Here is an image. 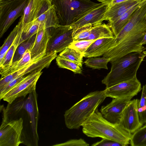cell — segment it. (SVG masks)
I'll return each mask as SVG.
<instances>
[{"label": "cell", "instance_id": "6da1fadb", "mask_svg": "<svg viewBox=\"0 0 146 146\" xmlns=\"http://www.w3.org/2000/svg\"><path fill=\"white\" fill-rule=\"evenodd\" d=\"M146 33V14L137 10L126 25L115 36L111 48L103 57L110 58L111 61L131 52H142L145 47L141 43Z\"/></svg>", "mask_w": 146, "mask_h": 146}, {"label": "cell", "instance_id": "7a4b0ae2", "mask_svg": "<svg viewBox=\"0 0 146 146\" xmlns=\"http://www.w3.org/2000/svg\"><path fill=\"white\" fill-rule=\"evenodd\" d=\"M82 126L83 133L88 137L109 139L119 143L123 146L130 144L132 135L119 124L111 123L104 118L98 109Z\"/></svg>", "mask_w": 146, "mask_h": 146}, {"label": "cell", "instance_id": "3957f363", "mask_svg": "<svg viewBox=\"0 0 146 146\" xmlns=\"http://www.w3.org/2000/svg\"><path fill=\"white\" fill-rule=\"evenodd\" d=\"M107 97L104 90L92 92L65 112V123L70 129H78Z\"/></svg>", "mask_w": 146, "mask_h": 146}, {"label": "cell", "instance_id": "277c9868", "mask_svg": "<svg viewBox=\"0 0 146 146\" xmlns=\"http://www.w3.org/2000/svg\"><path fill=\"white\" fill-rule=\"evenodd\" d=\"M145 57L143 52H133L110 61L111 70L102 83L107 88L137 77V72Z\"/></svg>", "mask_w": 146, "mask_h": 146}, {"label": "cell", "instance_id": "5b68a950", "mask_svg": "<svg viewBox=\"0 0 146 146\" xmlns=\"http://www.w3.org/2000/svg\"><path fill=\"white\" fill-rule=\"evenodd\" d=\"M19 20L25 23L35 21L45 29L60 25L54 6L50 0H29Z\"/></svg>", "mask_w": 146, "mask_h": 146}, {"label": "cell", "instance_id": "8992f818", "mask_svg": "<svg viewBox=\"0 0 146 146\" xmlns=\"http://www.w3.org/2000/svg\"><path fill=\"white\" fill-rule=\"evenodd\" d=\"M55 7L60 25L70 26L101 5L91 0H50Z\"/></svg>", "mask_w": 146, "mask_h": 146}, {"label": "cell", "instance_id": "52a82bcc", "mask_svg": "<svg viewBox=\"0 0 146 146\" xmlns=\"http://www.w3.org/2000/svg\"><path fill=\"white\" fill-rule=\"evenodd\" d=\"M57 52L46 53L44 52L32 59L29 63L19 70L4 77L0 80V90L13 80L21 76H27L44 68H48L52 61L57 56Z\"/></svg>", "mask_w": 146, "mask_h": 146}, {"label": "cell", "instance_id": "ba28073f", "mask_svg": "<svg viewBox=\"0 0 146 146\" xmlns=\"http://www.w3.org/2000/svg\"><path fill=\"white\" fill-rule=\"evenodd\" d=\"M29 0H13L0 3V37L14 21L23 14Z\"/></svg>", "mask_w": 146, "mask_h": 146}, {"label": "cell", "instance_id": "9c48e42d", "mask_svg": "<svg viewBox=\"0 0 146 146\" xmlns=\"http://www.w3.org/2000/svg\"><path fill=\"white\" fill-rule=\"evenodd\" d=\"M23 122V119L21 117L2 121L0 127V146H18L23 143L21 138Z\"/></svg>", "mask_w": 146, "mask_h": 146}, {"label": "cell", "instance_id": "30bf717a", "mask_svg": "<svg viewBox=\"0 0 146 146\" xmlns=\"http://www.w3.org/2000/svg\"><path fill=\"white\" fill-rule=\"evenodd\" d=\"M49 28L51 37L47 44L46 53L61 52L74 40L72 34L74 29L70 26L60 25L56 28Z\"/></svg>", "mask_w": 146, "mask_h": 146}, {"label": "cell", "instance_id": "8fae6325", "mask_svg": "<svg viewBox=\"0 0 146 146\" xmlns=\"http://www.w3.org/2000/svg\"><path fill=\"white\" fill-rule=\"evenodd\" d=\"M42 73L40 71L27 75L6 94L2 99L11 104L18 98L25 97L28 94L35 90L36 83Z\"/></svg>", "mask_w": 146, "mask_h": 146}, {"label": "cell", "instance_id": "7c38bea8", "mask_svg": "<svg viewBox=\"0 0 146 146\" xmlns=\"http://www.w3.org/2000/svg\"><path fill=\"white\" fill-rule=\"evenodd\" d=\"M141 84L137 77L107 88L104 90L107 97L125 98L133 97L141 91Z\"/></svg>", "mask_w": 146, "mask_h": 146}, {"label": "cell", "instance_id": "4fadbf2b", "mask_svg": "<svg viewBox=\"0 0 146 146\" xmlns=\"http://www.w3.org/2000/svg\"><path fill=\"white\" fill-rule=\"evenodd\" d=\"M139 100H131L125 108L119 123L124 129L131 134L143 126L141 123L138 112Z\"/></svg>", "mask_w": 146, "mask_h": 146}, {"label": "cell", "instance_id": "5bb4252c", "mask_svg": "<svg viewBox=\"0 0 146 146\" xmlns=\"http://www.w3.org/2000/svg\"><path fill=\"white\" fill-rule=\"evenodd\" d=\"M133 98H113L110 103L102 107L100 112L108 121L114 124H119L125 108Z\"/></svg>", "mask_w": 146, "mask_h": 146}, {"label": "cell", "instance_id": "9a60e30c", "mask_svg": "<svg viewBox=\"0 0 146 146\" xmlns=\"http://www.w3.org/2000/svg\"><path fill=\"white\" fill-rule=\"evenodd\" d=\"M107 9L108 6L102 4L70 25V27L75 29L87 24L93 26L102 23Z\"/></svg>", "mask_w": 146, "mask_h": 146}, {"label": "cell", "instance_id": "2e32d148", "mask_svg": "<svg viewBox=\"0 0 146 146\" xmlns=\"http://www.w3.org/2000/svg\"><path fill=\"white\" fill-rule=\"evenodd\" d=\"M115 38L114 36L97 39L88 48L84 57L91 58L103 55L111 48Z\"/></svg>", "mask_w": 146, "mask_h": 146}, {"label": "cell", "instance_id": "e0dca14e", "mask_svg": "<svg viewBox=\"0 0 146 146\" xmlns=\"http://www.w3.org/2000/svg\"><path fill=\"white\" fill-rule=\"evenodd\" d=\"M144 0H127L116 4L108 9L103 18V21H109V22H112L133 6Z\"/></svg>", "mask_w": 146, "mask_h": 146}, {"label": "cell", "instance_id": "ac0fdd59", "mask_svg": "<svg viewBox=\"0 0 146 146\" xmlns=\"http://www.w3.org/2000/svg\"><path fill=\"white\" fill-rule=\"evenodd\" d=\"M50 37L49 28L43 29L36 34L34 43L30 50L32 59L46 52L48 42Z\"/></svg>", "mask_w": 146, "mask_h": 146}, {"label": "cell", "instance_id": "d6986e66", "mask_svg": "<svg viewBox=\"0 0 146 146\" xmlns=\"http://www.w3.org/2000/svg\"><path fill=\"white\" fill-rule=\"evenodd\" d=\"M146 2V0H144L137 4L113 21L109 22V25L115 36L127 23L135 11Z\"/></svg>", "mask_w": 146, "mask_h": 146}, {"label": "cell", "instance_id": "ffe728a7", "mask_svg": "<svg viewBox=\"0 0 146 146\" xmlns=\"http://www.w3.org/2000/svg\"><path fill=\"white\" fill-rule=\"evenodd\" d=\"M21 30L20 26L18 33L13 43L0 62V74L8 69L12 65L13 58L16 50L20 44Z\"/></svg>", "mask_w": 146, "mask_h": 146}, {"label": "cell", "instance_id": "44dd1931", "mask_svg": "<svg viewBox=\"0 0 146 146\" xmlns=\"http://www.w3.org/2000/svg\"><path fill=\"white\" fill-rule=\"evenodd\" d=\"M21 30L20 44L23 41L36 35L38 31L45 29L44 27L36 22L32 21L25 23L19 20Z\"/></svg>", "mask_w": 146, "mask_h": 146}, {"label": "cell", "instance_id": "7402d4cb", "mask_svg": "<svg viewBox=\"0 0 146 146\" xmlns=\"http://www.w3.org/2000/svg\"><path fill=\"white\" fill-rule=\"evenodd\" d=\"M114 36L109 25L102 23L92 26L88 37L82 40H94Z\"/></svg>", "mask_w": 146, "mask_h": 146}, {"label": "cell", "instance_id": "603a6c76", "mask_svg": "<svg viewBox=\"0 0 146 146\" xmlns=\"http://www.w3.org/2000/svg\"><path fill=\"white\" fill-rule=\"evenodd\" d=\"M58 56L64 59L75 62L81 68L82 67L84 54L74 49L67 47L61 52Z\"/></svg>", "mask_w": 146, "mask_h": 146}, {"label": "cell", "instance_id": "cb8c5ba5", "mask_svg": "<svg viewBox=\"0 0 146 146\" xmlns=\"http://www.w3.org/2000/svg\"><path fill=\"white\" fill-rule=\"evenodd\" d=\"M30 49L27 50L19 60L12 63L11 66L7 70L1 74V77H4L13 72L24 66L31 60Z\"/></svg>", "mask_w": 146, "mask_h": 146}, {"label": "cell", "instance_id": "d4e9b609", "mask_svg": "<svg viewBox=\"0 0 146 146\" xmlns=\"http://www.w3.org/2000/svg\"><path fill=\"white\" fill-rule=\"evenodd\" d=\"M130 144L132 146H146V124L132 134Z\"/></svg>", "mask_w": 146, "mask_h": 146}, {"label": "cell", "instance_id": "484cf974", "mask_svg": "<svg viewBox=\"0 0 146 146\" xmlns=\"http://www.w3.org/2000/svg\"><path fill=\"white\" fill-rule=\"evenodd\" d=\"M36 36V35H33L19 45L14 56L12 63L20 60L27 50H30L34 43Z\"/></svg>", "mask_w": 146, "mask_h": 146}, {"label": "cell", "instance_id": "4316f807", "mask_svg": "<svg viewBox=\"0 0 146 146\" xmlns=\"http://www.w3.org/2000/svg\"><path fill=\"white\" fill-rule=\"evenodd\" d=\"M18 23L6 39L0 48V62L3 60L8 50L14 42L18 33L19 28Z\"/></svg>", "mask_w": 146, "mask_h": 146}, {"label": "cell", "instance_id": "83f0119b", "mask_svg": "<svg viewBox=\"0 0 146 146\" xmlns=\"http://www.w3.org/2000/svg\"><path fill=\"white\" fill-rule=\"evenodd\" d=\"M110 61V58L104 57L88 58L84 63L86 66L93 69L101 68L108 69L107 64Z\"/></svg>", "mask_w": 146, "mask_h": 146}, {"label": "cell", "instance_id": "f1b7e54d", "mask_svg": "<svg viewBox=\"0 0 146 146\" xmlns=\"http://www.w3.org/2000/svg\"><path fill=\"white\" fill-rule=\"evenodd\" d=\"M137 110L140 121L143 125L146 124V84L143 86Z\"/></svg>", "mask_w": 146, "mask_h": 146}, {"label": "cell", "instance_id": "f546056e", "mask_svg": "<svg viewBox=\"0 0 146 146\" xmlns=\"http://www.w3.org/2000/svg\"><path fill=\"white\" fill-rule=\"evenodd\" d=\"M56 61L57 65L60 68L69 70L75 74L82 73L81 68L75 62L64 59L59 56L56 58Z\"/></svg>", "mask_w": 146, "mask_h": 146}, {"label": "cell", "instance_id": "4dcf8cb0", "mask_svg": "<svg viewBox=\"0 0 146 146\" xmlns=\"http://www.w3.org/2000/svg\"><path fill=\"white\" fill-rule=\"evenodd\" d=\"M92 26L89 24L74 29L72 34L74 40L83 39L89 36Z\"/></svg>", "mask_w": 146, "mask_h": 146}, {"label": "cell", "instance_id": "1f68e13d", "mask_svg": "<svg viewBox=\"0 0 146 146\" xmlns=\"http://www.w3.org/2000/svg\"><path fill=\"white\" fill-rule=\"evenodd\" d=\"M96 40H74L68 47L84 54L89 46Z\"/></svg>", "mask_w": 146, "mask_h": 146}, {"label": "cell", "instance_id": "d6a6232c", "mask_svg": "<svg viewBox=\"0 0 146 146\" xmlns=\"http://www.w3.org/2000/svg\"><path fill=\"white\" fill-rule=\"evenodd\" d=\"M21 76L17 77L10 82L0 90V99L1 100L3 96L19 83L23 80L26 76Z\"/></svg>", "mask_w": 146, "mask_h": 146}, {"label": "cell", "instance_id": "836d02e7", "mask_svg": "<svg viewBox=\"0 0 146 146\" xmlns=\"http://www.w3.org/2000/svg\"><path fill=\"white\" fill-rule=\"evenodd\" d=\"M89 144L84 139H71L64 143L56 144L53 146H89Z\"/></svg>", "mask_w": 146, "mask_h": 146}, {"label": "cell", "instance_id": "e575fe53", "mask_svg": "<svg viewBox=\"0 0 146 146\" xmlns=\"http://www.w3.org/2000/svg\"><path fill=\"white\" fill-rule=\"evenodd\" d=\"M91 146H123L122 144L119 143L105 139H102L101 141L93 144Z\"/></svg>", "mask_w": 146, "mask_h": 146}, {"label": "cell", "instance_id": "d590c367", "mask_svg": "<svg viewBox=\"0 0 146 146\" xmlns=\"http://www.w3.org/2000/svg\"><path fill=\"white\" fill-rule=\"evenodd\" d=\"M102 4L108 6V9L119 3L127 0H97Z\"/></svg>", "mask_w": 146, "mask_h": 146}, {"label": "cell", "instance_id": "8d00e7d4", "mask_svg": "<svg viewBox=\"0 0 146 146\" xmlns=\"http://www.w3.org/2000/svg\"><path fill=\"white\" fill-rule=\"evenodd\" d=\"M13 0H0V3L7 2Z\"/></svg>", "mask_w": 146, "mask_h": 146}, {"label": "cell", "instance_id": "74e56055", "mask_svg": "<svg viewBox=\"0 0 146 146\" xmlns=\"http://www.w3.org/2000/svg\"><path fill=\"white\" fill-rule=\"evenodd\" d=\"M142 52L144 54L145 56H146V46L145 48V50Z\"/></svg>", "mask_w": 146, "mask_h": 146}, {"label": "cell", "instance_id": "f35d334b", "mask_svg": "<svg viewBox=\"0 0 146 146\" xmlns=\"http://www.w3.org/2000/svg\"><path fill=\"white\" fill-rule=\"evenodd\" d=\"M145 34H146V33Z\"/></svg>", "mask_w": 146, "mask_h": 146}]
</instances>
